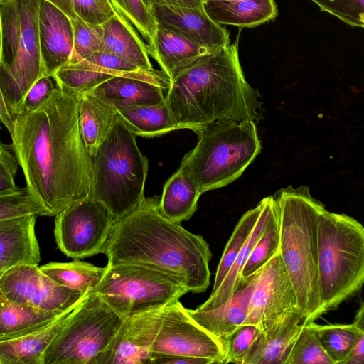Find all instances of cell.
<instances>
[{"instance_id":"7402d4cb","label":"cell","mask_w":364,"mask_h":364,"mask_svg":"<svg viewBox=\"0 0 364 364\" xmlns=\"http://www.w3.org/2000/svg\"><path fill=\"white\" fill-rule=\"evenodd\" d=\"M304 316L299 310L287 314L265 331H261L244 364H285Z\"/></svg>"},{"instance_id":"4dcf8cb0","label":"cell","mask_w":364,"mask_h":364,"mask_svg":"<svg viewBox=\"0 0 364 364\" xmlns=\"http://www.w3.org/2000/svg\"><path fill=\"white\" fill-rule=\"evenodd\" d=\"M41 271L56 284L79 291L82 294L93 291L101 282L107 266L74 260L70 262H50L40 267Z\"/></svg>"},{"instance_id":"ab89813d","label":"cell","mask_w":364,"mask_h":364,"mask_svg":"<svg viewBox=\"0 0 364 364\" xmlns=\"http://www.w3.org/2000/svg\"><path fill=\"white\" fill-rule=\"evenodd\" d=\"M74 51L78 61L100 52L102 46V26L81 20H72Z\"/></svg>"},{"instance_id":"816d5d0a","label":"cell","mask_w":364,"mask_h":364,"mask_svg":"<svg viewBox=\"0 0 364 364\" xmlns=\"http://www.w3.org/2000/svg\"><path fill=\"white\" fill-rule=\"evenodd\" d=\"M210 1H237V0H202L203 3Z\"/></svg>"},{"instance_id":"f35d334b","label":"cell","mask_w":364,"mask_h":364,"mask_svg":"<svg viewBox=\"0 0 364 364\" xmlns=\"http://www.w3.org/2000/svg\"><path fill=\"white\" fill-rule=\"evenodd\" d=\"M32 215L50 216L27 187L0 193V220Z\"/></svg>"},{"instance_id":"ffe728a7","label":"cell","mask_w":364,"mask_h":364,"mask_svg":"<svg viewBox=\"0 0 364 364\" xmlns=\"http://www.w3.org/2000/svg\"><path fill=\"white\" fill-rule=\"evenodd\" d=\"M260 270L247 278L240 277L232 296L223 305L208 311L187 309L188 314L196 323L223 342L244 325Z\"/></svg>"},{"instance_id":"74e56055","label":"cell","mask_w":364,"mask_h":364,"mask_svg":"<svg viewBox=\"0 0 364 364\" xmlns=\"http://www.w3.org/2000/svg\"><path fill=\"white\" fill-rule=\"evenodd\" d=\"M71 20L102 25L117 14L109 0H47Z\"/></svg>"},{"instance_id":"7dc6e473","label":"cell","mask_w":364,"mask_h":364,"mask_svg":"<svg viewBox=\"0 0 364 364\" xmlns=\"http://www.w3.org/2000/svg\"><path fill=\"white\" fill-rule=\"evenodd\" d=\"M358 326L359 332L355 343L344 364H364V326Z\"/></svg>"},{"instance_id":"8992f818","label":"cell","mask_w":364,"mask_h":364,"mask_svg":"<svg viewBox=\"0 0 364 364\" xmlns=\"http://www.w3.org/2000/svg\"><path fill=\"white\" fill-rule=\"evenodd\" d=\"M38 12L39 0H0V95L14 117L32 85L45 76Z\"/></svg>"},{"instance_id":"60d3db41","label":"cell","mask_w":364,"mask_h":364,"mask_svg":"<svg viewBox=\"0 0 364 364\" xmlns=\"http://www.w3.org/2000/svg\"><path fill=\"white\" fill-rule=\"evenodd\" d=\"M260 331L254 325L244 324L223 340L227 363L244 364Z\"/></svg>"},{"instance_id":"7c38bea8","label":"cell","mask_w":364,"mask_h":364,"mask_svg":"<svg viewBox=\"0 0 364 364\" xmlns=\"http://www.w3.org/2000/svg\"><path fill=\"white\" fill-rule=\"evenodd\" d=\"M152 352L208 358L217 364L228 363L223 341L196 323L180 301L166 308Z\"/></svg>"},{"instance_id":"2e32d148","label":"cell","mask_w":364,"mask_h":364,"mask_svg":"<svg viewBox=\"0 0 364 364\" xmlns=\"http://www.w3.org/2000/svg\"><path fill=\"white\" fill-rule=\"evenodd\" d=\"M150 10L158 27L214 50L229 46L228 31L212 20L203 6L154 5Z\"/></svg>"},{"instance_id":"4fadbf2b","label":"cell","mask_w":364,"mask_h":364,"mask_svg":"<svg viewBox=\"0 0 364 364\" xmlns=\"http://www.w3.org/2000/svg\"><path fill=\"white\" fill-rule=\"evenodd\" d=\"M295 310H299L295 289L278 251L259 272L244 324L263 331Z\"/></svg>"},{"instance_id":"d6986e66","label":"cell","mask_w":364,"mask_h":364,"mask_svg":"<svg viewBox=\"0 0 364 364\" xmlns=\"http://www.w3.org/2000/svg\"><path fill=\"white\" fill-rule=\"evenodd\" d=\"M91 292L54 319L28 334L0 341V364H42L43 355L48 346Z\"/></svg>"},{"instance_id":"1f68e13d","label":"cell","mask_w":364,"mask_h":364,"mask_svg":"<svg viewBox=\"0 0 364 364\" xmlns=\"http://www.w3.org/2000/svg\"><path fill=\"white\" fill-rule=\"evenodd\" d=\"M122 75H131L107 69L84 59L62 66L54 73L53 77L58 86L82 95L90 92L105 81Z\"/></svg>"},{"instance_id":"836d02e7","label":"cell","mask_w":364,"mask_h":364,"mask_svg":"<svg viewBox=\"0 0 364 364\" xmlns=\"http://www.w3.org/2000/svg\"><path fill=\"white\" fill-rule=\"evenodd\" d=\"M316 336L333 364H344L355 343L359 326L351 324L319 325L312 322Z\"/></svg>"},{"instance_id":"603a6c76","label":"cell","mask_w":364,"mask_h":364,"mask_svg":"<svg viewBox=\"0 0 364 364\" xmlns=\"http://www.w3.org/2000/svg\"><path fill=\"white\" fill-rule=\"evenodd\" d=\"M215 51L178 33L158 27L152 58L172 80L203 57Z\"/></svg>"},{"instance_id":"f546056e","label":"cell","mask_w":364,"mask_h":364,"mask_svg":"<svg viewBox=\"0 0 364 364\" xmlns=\"http://www.w3.org/2000/svg\"><path fill=\"white\" fill-rule=\"evenodd\" d=\"M117 109L118 119L136 136L154 137L179 129L166 101Z\"/></svg>"},{"instance_id":"5bb4252c","label":"cell","mask_w":364,"mask_h":364,"mask_svg":"<svg viewBox=\"0 0 364 364\" xmlns=\"http://www.w3.org/2000/svg\"><path fill=\"white\" fill-rule=\"evenodd\" d=\"M0 293L15 302L63 311L89 292L82 294L56 284L38 265H20L0 276Z\"/></svg>"},{"instance_id":"52a82bcc","label":"cell","mask_w":364,"mask_h":364,"mask_svg":"<svg viewBox=\"0 0 364 364\" xmlns=\"http://www.w3.org/2000/svg\"><path fill=\"white\" fill-rule=\"evenodd\" d=\"M136 135L119 119L92 159L90 196L116 218L124 217L144 199L149 163Z\"/></svg>"},{"instance_id":"cb8c5ba5","label":"cell","mask_w":364,"mask_h":364,"mask_svg":"<svg viewBox=\"0 0 364 364\" xmlns=\"http://www.w3.org/2000/svg\"><path fill=\"white\" fill-rule=\"evenodd\" d=\"M102 52L114 54L139 67L152 71L146 44L125 18L116 14L102 25Z\"/></svg>"},{"instance_id":"d6a6232c","label":"cell","mask_w":364,"mask_h":364,"mask_svg":"<svg viewBox=\"0 0 364 364\" xmlns=\"http://www.w3.org/2000/svg\"><path fill=\"white\" fill-rule=\"evenodd\" d=\"M262 206L263 203L261 200L255 208L247 210L239 220L224 248L218 265L210 294L217 291L228 274L237 255L255 228L262 212Z\"/></svg>"},{"instance_id":"ee69618b","label":"cell","mask_w":364,"mask_h":364,"mask_svg":"<svg viewBox=\"0 0 364 364\" xmlns=\"http://www.w3.org/2000/svg\"><path fill=\"white\" fill-rule=\"evenodd\" d=\"M20 165L14 144H0V193L17 189L14 179Z\"/></svg>"},{"instance_id":"9a60e30c","label":"cell","mask_w":364,"mask_h":364,"mask_svg":"<svg viewBox=\"0 0 364 364\" xmlns=\"http://www.w3.org/2000/svg\"><path fill=\"white\" fill-rule=\"evenodd\" d=\"M168 306L126 316L95 364H151L152 348Z\"/></svg>"},{"instance_id":"e575fe53","label":"cell","mask_w":364,"mask_h":364,"mask_svg":"<svg viewBox=\"0 0 364 364\" xmlns=\"http://www.w3.org/2000/svg\"><path fill=\"white\" fill-rule=\"evenodd\" d=\"M116 14L125 18L136 30L146 44L149 55L153 57L157 23L142 0H109Z\"/></svg>"},{"instance_id":"ba28073f","label":"cell","mask_w":364,"mask_h":364,"mask_svg":"<svg viewBox=\"0 0 364 364\" xmlns=\"http://www.w3.org/2000/svg\"><path fill=\"white\" fill-rule=\"evenodd\" d=\"M318 275L326 311L357 294L364 284V226L325 209L318 228Z\"/></svg>"},{"instance_id":"6da1fadb","label":"cell","mask_w":364,"mask_h":364,"mask_svg":"<svg viewBox=\"0 0 364 364\" xmlns=\"http://www.w3.org/2000/svg\"><path fill=\"white\" fill-rule=\"evenodd\" d=\"M80 98L57 85L37 109L14 116L11 136L26 187L50 216L90 193L92 157L80 130Z\"/></svg>"},{"instance_id":"7bdbcfd3","label":"cell","mask_w":364,"mask_h":364,"mask_svg":"<svg viewBox=\"0 0 364 364\" xmlns=\"http://www.w3.org/2000/svg\"><path fill=\"white\" fill-rule=\"evenodd\" d=\"M56 87L53 75L40 77L26 93L16 114L28 113L37 109L52 95Z\"/></svg>"},{"instance_id":"9c48e42d","label":"cell","mask_w":364,"mask_h":364,"mask_svg":"<svg viewBox=\"0 0 364 364\" xmlns=\"http://www.w3.org/2000/svg\"><path fill=\"white\" fill-rule=\"evenodd\" d=\"M92 292L126 317L171 305L189 291L172 275L154 267L119 264H107L101 282Z\"/></svg>"},{"instance_id":"ac0fdd59","label":"cell","mask_w":364,"mask_h":364,"mask_svg":"<svg viewBox=\"0 0 364 364\" xmlns=\"http://www.w3.org/2000/svg\"><path fill=\"white\" fill-rule=\"evenodd\" d=\"M171 80L166 73L155 70L131 75L112 77L92 92L117 109L143 105H154L166 101Z\"/></svg>"},{"instance_id":"f907efd6","label":"cell","mask_w":364,"mask_h":364,"mask_svg":"<svg viewBox=\"0 0 364 364\" xmlns=\"http://www.w3.org/2000/svg\"><path fill=\"white\" fill-rule=\"evenodd\" d=\"M353 322L360 326H364V301L357 311Z\"/></svg>"},{"instance_id":"30bf717a","label":"cell","mask_w":364,"mask_h":364,"mask_svg":"<svg viewBox=\"0 0 364 364\" xmlns=\"http://www.w3.org/2000/svg\"><path fill=\"white\" fill-rule=\"evenodd\" d=\"M124 318L91 292L48 346L42 364H95Z\"/></svg>"},{"instance_id":"277c9868","label":"cell","mask_w":364,"mask_h":364,"mask_svg":"<svg viewBox=\"0 0 364 364\" xmlns=\"http://www.w3.org/2000/svg\"><path fill=\"white\" fill-rule=\"evenodd\" d=\"M273 198L279 227V252L304 322H312L326 313L319 284L318 240L319 216L326 208L306 186H289Z\"/></svg>"},{"instance_id":"4316f807","label":"cell","mask_w":364,"mask_h":364,"mask_svg":"<svg viewBox=\"0 0 364 364\" xmlns=\"http://www.w3.org/2000/svg\"><path fill=\"white\" fill-rule=\"evenodd\" d=\"M201 194L191 176L179 167L164 186L160 210L171 220L178 223L188 220L197 210Z\"/></svg>"},{"instance_id":"e0dca14e","label":"cell","mask_w":364,"mask_h":364,"mask_svg":"<svg viewBox=\"0 0 364 364\" xmlns=\"http://www.w3.org/2000/svg\"><path fill=\"white\" fill-rule=\"evenodd\" d=\"M38 30L45 75H53L62 66L78 61L72 20L47 0H39Z\"/></svg>"},{"instance_id":"7a4b0ae2","label":"cell","mask_w":364,"mask_h":364,"mask_svg":"<svg viewBox=\"0 0 364 364\" xmlns=\"http://www.w3.org/2000/svg\"><path fill=\"white\" fill-rule=\"evenodd\" d=\"M159 201L156 196L145 197L116 220L103 250L107 265H150L172 275L189 292L203 293L210 284L209 245L201 235L166 218Z\"/></svg>"},{"instance_id":"8d00e7d4","label":"cell","mask_w":364,"mask_h":364,"mask_svg":"<svg viewBox=\"0 0 364 364\" xmlns=\"http://www.w3.org/2000/svg\"><path fill=\"white\" fill-rule=\"evenodd\" d=\"M312 322L302 323L285 364H333L321 345Z\"/></svg>"},{"instance_id":"d4e9b609","label":"cell","mask_w":364,"mask_h":364,"mask_svg":"<svg viewBox=\"0 0 364 364\" xmlns=\"http://www.w3.org/2000/svg\"><path fill=\"white\" fill-rule=\"evenodd\" d=\"M206 14L217 23L250 28L274 19V0L210 1L203 4Z\"/></svg>"},{"instance_id":"484cf974","label":"cell","mask_w":364,"mask_h":364,"mask_svg":"<svg viewBox=\"0 0 364 364\" xmlns=\"http://www.w3.org/2000/svg\"><path fill=\"white\" fill-rule=\"evenodd\" d=\"M79 119L87 151L94 156L117 121V109L92 92L80 95Z\"/></svg>"},{"instance_id":"b9f144b4","label":"cell","mask_w":364,"mask_h":364,"mask_svg":"<svg viewBox=\"0 0 364 364\" xmlns=\"http://www.w3.org/2000/svg\"><path fill=\"white\" fill-rule=\"evenodd\" d=\"M327 12L351 26L364 28V0H311Z\"/></svg>"},{"instance_id":"681fc988","label":"cell","mask_w":364,"mask_h":364,"mask_svg":"<svg viewBox=\"0 0 364 364\" xmlns=\"http://www.w3.org/2000/svg\"><path fill=\"white\" fill-rule=\"evenodd\" d=\"M0 117L1 122L6 126L10 134H11L14 131V117L9 112L1 97H0Z\"/></svg>"},{"instance_id":"bcb514c9","label":"cell","mask_w":364,"mask_h":364,"mask_svg":"<svg viewBox=\"0 0 364 364\" xmlns=\"http://www.w3.org/2000/svg\"><path fill=\"white\" fill-rule=\"evenodd\" d=\"M214 360L203 358L152 354L151 364H213Z\"/></svg>"},{"instance_id":"44dd1931","label":"cell","mask_w":364,"mask_h":364,"mask_svg":"<svg viewBox=\"0 0 364 364\" xmlns=\"http://www.w3.org/2000/svg\"><path fill=\"white\" fill-rule=\"evenodd\" d=\"M36 219L32 215L0 220V276L14 267L38 264Z\"/></svg>"},{"instance_id":"f6af8a7d","label":"cell","mask_w":364,"mask_h":364,"mask_svg":"<svg viewBox=\"0 0 364 364\" xmlns=\"http://www.w3.org/2000/svg\"><path fill=\"white\" fill-rule=\"evenodd\" d=\"M85 60L105 68L126 75H133L146 71L114 54L106 52L95 53Z\"/></svg>"},{"instance_id":"83f0119b","label":"cell","mask_w":364,"mask_h":364,"mask_svg":"<svg viewBox=\"0 0 364 364\" xmlns=\"http://www.w3.org/2000/svg\"><path fill=\"white\" fill-rule=\"evenodd\" d=\"M262 200L263 206L257 223L237 255L233 266L217 291L210 294V297L203 304L196 308L198 310L208 311L216 309L227 302L232 296L240 279L241 271L247 262L251 251L262 235L275 208L273 196H267Z\"/></svg>"},{"instance_id":"f1b7e54d","label":"cell","mask_w":364,"mask_h":364,"mask_svg":"<svg viewBox=\"0 0 364 364\" xmlns=\"http://www.w3.org/2000/svg\"><path fill=\"white\" fill-rule=\"evenodd\" d=\"M63 311H48L15 302L0 293V341L25 336L54 319Z\"/></svg>"},{"instance_id":"8fae6325","label":"cell","mask_w":364,"mask_h":364,"mask_svg":"<svg viewBox=\"0 0 364 364\" xmlns=\"http://www.w3.org/2000/svg\"><path fill=\"white\" fill-rule=\"evenodd\" d=\"M117 219L99 200L88 196L55 216L54 235L58 248L75 259L103 253Z\"/></svg>"},{"instance_id":"d590c367","label":"cell","mask_w":364,"mask_h":364,"mask_svg":"<svg viewBox=\"0 0 364 364\" xmlns=\"http://www.w3.org/2000/svg\"><path fill=\"white\" fill-rule=\"evenodd\" d=\"M279 249V227L275 205L262 235L251 251L241 271L240 277L247 278L259 272L277 254Z\"/></svg>"},{"instance_id":"c3c4849f","label":"cell","mask_w":364,"mask_h":364,"mask_svg":"<svg viewBox=\"0 0 364 364\" xmlns=\"http://www.w3.org/2000/svg\"><path fill=\"white\" fill-rule=\"evenodd\" d=\"M144 4L151 8L154 5L181 6L200 7L203 6L202 0H142Z\"/></svg>"},{"instance_id":"5b68a950","label":"cell","mask_w":364,"mask_h":364,"mask_svg":"<svg viewBox=\"0 0 364 364\" xmlns=\"http://www.w3.org/2000/svg\"><path fill=\"white\" fill-rule=\"evenodd\" d=\"M191 130L198 141L184 156L180 168L191 176L202 193L237 179L261 151L253 121L218 119Z\"/></svg>"},{"instance_id":"3957f363","label":"cell","mask_w":364,"mask_h":364,"mask_svg":"<svg viewBox=\"0 0 364 364\" xmlns=\"http://www.w3.org/2000/svg\"><path fill=\"white\" fill-rule=\"evenodd\" d=\"M166 102L179 129L218 119L257 123L264 118L262 97L247 82L240 65L237 41L171 80Z\"/></svg>"}]
</instances>
